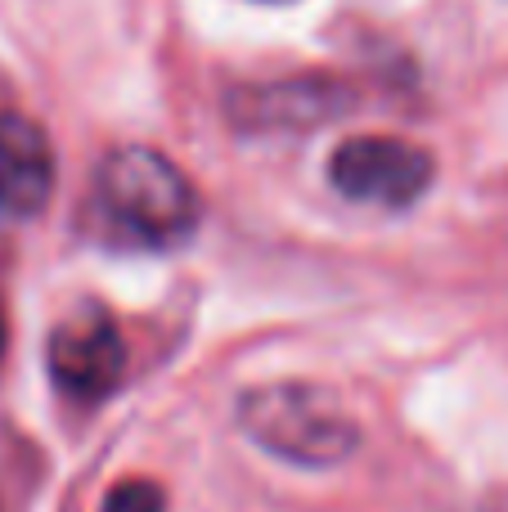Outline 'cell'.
<instances>
[{"mask_svg": "<svg viewBox=\"0 0 508 512\" xmlns=\"http://www.w3.org/2000/svg\"><path fill=\"white\" fill-rule=\"evenodd\" d=\"M95 212L122 243L176 248L198 230L203 203L167 153L122 144L95 171Z\"/></svg>", "mask_w": 508, "mask_h": 512, "instance_id": "cell-1", "label": "cell"}, {"mask_svg": "<svg viewBox=\"0 0 508 512\" xmlns=\"http://www.w3.org/2000/svg\"><path fill=\"white\" fill-rule=\"evenodd\" d=\"M243 436L306 472H329L360 450V423L333 391L315 382H266L239 396Z\"/></svg>", "mask_w": 508, "mask_h": 512, "instance_id": "cell-2", "label": "cell"}, {"mask_svg": "<svg viewBox=\"0 0 508 512\" xmlns=\"http://www.w3.org/2000/svg\"><path fill=\"white\" fill-rule=\"evenodd\" d=\"M432 176H437L432 153L410 140H392V135H360V140L338 144L329 158V180L342 198L392 207V212L419 203Z\"/></svg>", "mask_w": 508, "mask_h": 512, "instance_id": "cell-3", "label": "cell"}, {"mask_svg": "<svg viewBox=\"0 0 508 512\" xmlns=\"http://www.w3.org/2000/svg\"><path fill=\"white\" fill-rule=\"evenodd\" d=\"M122 369L126 337L99 306L77 310L50 333V373L63 396L95 405L122 382Z\"/></svg>", "mask_w": 508, "mask_h": 512, "instance_id": "cell-4", "label": "cell"}, {"mask_svg": "<svg viewBox=\"0 0 508 512\" xmlns=\"http://www.w3.org/2000/svg\"><path fill=\"white\" fill-rule=\"evenodd\" d=\"M351 90L333 77H297L275 86H248L230 95V117L243 131H311L347 113Z\"/></svg>", "mask_w": 508, "mask_h": 512, "instance_id": "cell-5", "label": "cell"}, {"mask_svg": "<svg viewBox=\"0 0 508 512\" xmlns=\"http://www.w3.org/2000/svg\"><path fill=\"white\" fill-rule=\"evenodd\" d=\"M54 194V149L50 135L23 113H0V212L41 216Z\"/></svg>", "mask_w": 508, "mask_h": 512, "instance_id": "cell-6", "label": "cell"}, {"mask_svg": "<svg viewBox=\"0 0 508 512\" xmlns=\"http://www.w3.org/2000/svg\"><path fill=\"white\" fill-rule=\"evenodd\" d=\"M99 512H167V495H162V486H153V481L131 477L108 490Z\"/></svg>", "mask_w": 508, "mask_h": 512, "instance_id": "cell-7", "label": "cell"}, {"mask_svg": "<svg viewBox=\"0 0 508 512\" xmlns=\"http://www.w3.org/2000/svg\"><path fill=\"white\" fill-rule=\"evenodd\" d=\"M0 351H5V324H0Z\"/></svg>", "mask_w": 508, "mask_h": 512, "instance_id": "cell-8", "label": "cell"}]
</instances>
